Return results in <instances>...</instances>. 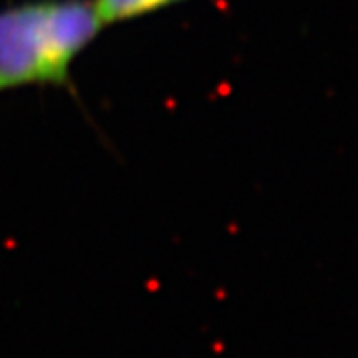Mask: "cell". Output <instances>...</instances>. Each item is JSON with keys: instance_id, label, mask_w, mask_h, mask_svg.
<instances>
[{"instance_id": "obj_1", "label": "cell", "mask_w": 358, "mask_h": 358, "mask_svg": "<svg viewBox=\"0 0 358 358\" xmlns=\"http://www.w3.org/2000/svg\"><path fill=\"white\" fill-rule=\"evenodd\" d=\"M103 28L94 0H28L0 8V94L24 86L76 94L72 66Z\"/></svg>"}, {"instance_id": "obj_2", "label": "cell", "mask_w": 358, "mask_h": 358, "mask_svg": "<svg viewBox=\"0 0 358 358\" xmlns=\"http://www.w3.org/2000/svg\"><path fill=\"white\" fill-rule=\"evenodd\" d=\"M185 0H94L103 24L112 26L155 14Z\"/></svg>"}]
</instances>
